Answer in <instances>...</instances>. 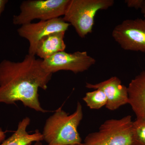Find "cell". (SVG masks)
<instances>
[{"instance_id": "obj_21", "label": "cell", "mask_w": 145, "mask_h": 145, "mask_svg": "<svg viewBox=\"0 0 145 145\" xmlns=\"http://www.w3.org/2000/svg\"><path fill=\"white\" fill-rule=\"evenodd\" d=\"M32 145V144H29L28 145Z\"/></svg>"}, {"instance_id": "obj_12", "label": "cell", "mask_w": 145, "mask_h": 145, "mask_svg": "<svg viewBox=\"0 0 145 145\" xmlns=\"http://www.w3.org/2000/svg\"><path fill=\"white\" fill-rule=\"evenodd\" d=\"M30 123V118L25 117L19 122L16 131L0 145H28L43 141L42 134L39 130H36L32 134L27 132V129Z\"/></svg>"}, {"instance_id": "obj_11", "label": "cell", "mask_w": 145, "mask_h": 145, "mask_svg": "<svg viewBox=\"0 0 145 145\" xmlns=\"http://www.w3.org/2000/svg\"><path fill=\"white\" fill-rule=\"evenodd\" d=\"M65 31L54 32L42 38L37 46L36 55L44 60L57 52L65 51Z\"/></svg>"}, {"instance_id": "obj_17", "label": "cell", "mask_w": 145, "mask_h": 145, "mask_svg": "<svg viewBox=\"0 0 145 145\" xmlns=\"http://www.w3.org/2000/svg\"><path fill=\"white\" fill-rule=\"evenodd\" d=\"M5 132L3 131L2 129L0 128V144L5 140Z\"/></svg>"}, {"instance_id": "obj_10", "label": "cell", "mask_w": 145, "mask_h": 145, "mask_svg": "<svg viewBox=\"0 0 145 145\" xmlns=\"http://www.w3.org/2000/svg\"><path fill=\"white\" fill-rule=\"evenodd\" d=\"M127 88L128 104L137 119L145 120V71L131 80Z\"/></svg>"}, {"instance_id": "obj_19", "label": "cell", "mask_w": 145, "mask_h": 145, "mask_svg": "<svg viewBox=\"0 0 145 145\" xmlns=\"http://www.w3.org/2000/svg\"><path fill=\"white\" fill-rule=\"evenodd\" d=\"M33 145H44L41 142H35L34 143V144ZM45 145H48L47 144Z\"/></svg>"}, {"instance_id": "obj_9", "label": "cell", "mask_w": 145, "mask_h": 145, "mask_svg": "<svg viewBox=\"0 0 145 145\" xmlns=\"http://www.w3.org/2000/svg\"><path fill=\"white\" fill-rule=\"evenodd\" d=\"M86 87L89 89L103 91L107 99L106 107L109 110H116L129 104L127 87L122 84L121 81L116 76L97 84L86 83Z\"/></svg>"}, {"instance_id": "obj_14", "label": "cell", "mask_w": 145, "mask_h": 145, "mask_svg": "<svg viewBox=\"0 0 145 145\" xmlns=\"http://www.w3.org/2000/svg\"><path fill=\"white\" fill-rule=\"evenodd\" d=\"M134 145H145V120L136 119L132 123Z\"/></svg>"}, {"instance_id": "obj_8", "label": "cell", "mask_w": 145, "mask_h": 145, "mask_svg": "<svg viewBox=\"0 0 145 145\" xmlns=\"http://www.w3.org/2000/svg\"><path fill=\"white\" fill-rule=\"evenodd\" d=\"M70 25L63 18H59L24 24L18 29L17 32L19 36L29 43L28 54L35 56L38 43L42 38L54 32H66Z\"/></svg>"}, {"instance_id": "obj_13", "label": "cell", "mask_w": 145, "mask_h": 145, "mask_svg": "<svg viewBox=\"0 0 145 145\" xmlns=\"http://www.w3.org/2000/svg\"><path fill=\"white\" fill-rule=\"evenodd\" d=\"M83 100L91 109H99L105 106L107 102L105 94L103 91L99 89L86 93Z\"/></svg>"}, {"instance_id": "obj_15", "label": "cell", "mask_w": 145, "mask_h": 145, "mask_svg": "<svg viewBox=\"0 0 145 145\" xmlns=\"http://www.w3.org/2000/svg\"><path fill=\"white\" fill-rule=\"evenodd\" d=\"M144 0H126L125 3L130 8L141 9Z\"/></svg>"}, {"instance_id": "obj_20", "label": "cell", "mask_w": 145, "mask_h": 145, "mask_svg": "<svg viewBox=\"0 0 145 145\" xmlns=\"http://www.w3.org/2000/svg\"><path fill=\"white\" fill-rule=\"evenodd\" d=\"M71 145H85L84 144V143H80V144H75Z\"/></svg>"}, {"instance_id": "obj_7", "label": "cell", "mask_w": 145, "mask_h": 145, "mask_svg": "<svg viewBox=\"0 0 145 145\" xmlns=\"http://www.w3.org/2000/svg\"><path fill=\"white\" fill-rule=\"evenodd\" d=\"M112 38L126 50L145 52V19L127 20L114 27Z\"/></svg>"}, {"instance_id": "obj_5", "label": "cell", "mask_w": 145, "mask_h": 145, "mask_svg": "<svg viewBox=\"0 0 145 145\" xmlns=\"http://www.w3.org/2000/svg\"><path fill=\"white\" fill-rule=\"evenodd\" d=\"M69 0H26L20 6V13L14 15L13 23L23 25L34 20L47 21L64 15Z\"/></svg>"}, {"instance_id": "obj_4", "label": "cell", "mask_w": 145, "mask_h": 145, "mask_svg": "<svg viewBox=\"0 0 145 145\" xmlns=\"http://www.w3.org/2000/svg\"><path fill=\"white\" fill-rule=\"evenodd\" d=\"M131 116L106 120L85 139V145H134Z\"/></svg>"}, {"instance_id": "obj_16", "label": "cell", "mask_w": 145, "mask_h": 145, "mask_svg": "<svg viewBox=\"0 0 145 145\" xmlns=\"http://www.w3.org/2000/svg\"><path fill=\"white\" fill-rule=\"evenodd\" d=\"M8 2V0H0V16L5 10L6 5Z\"/></svg>"}, {"instance_id": "obj_3", "label": "cell", "mask_w": 145, "mask_h": 145, "mask_svg": "<svg viewBox=\"0 0 145 145\" xmlns=\"http://www.w3.org/2000/svg\"><path fill=\"white\" fill-rule=\"evenodd\" d=\"M114 3L113 0H69L63 18L84 38L92 32L97 12L107 9Z\"/></svg>"}, {"instance_id": "obj_6", "label": "cell", "mask_w": 145, "mask_h": 145, "mask_svg": "<svg viewBox=\"0 0 145 145\" xmlns=\"http://www.w3.org/2000/svg\"><path fill=\"white\" fill-rule=\"evenodd\" d=\"M96 62L95 59L86 51L68 53L64 51L42 60L41 65L45 71L52 74L60 71H69L78 73L88 70Z\"/></svg>"}, {"instance_id": "obj_1", "label": "cell", "mask_w": 145, "mask_h": 145, "mask_svg": "<svg viewBox=\"0 0 145 145\" xmlns=\"http://www.w3.org/2000/svg\"><path fill=\"white\" fill-rule=\"evenodd\" d=\"M42 62L41 59L28 54L22 61H1L0 103L15 105L20 101L38 112H48L41 105L39 89L46 90L52 74L43 69Z\"/></svg>"}, {"instance_id": "obj_2", "label": "cell", "mask_w": 145, "mask_h": 145, "mask_svg": "<svg viewBox=\"0 0 145 145\" xmlns=\"http://www.w3.org/2000/svg\"><path fill=\"white\" fill-rule=\"evenodd\" d=\"M82 106L77 103L75 111L69 114L59 108L48 118L42 134L48 145H71L82 143L78 127L82 120Z\"/></svg>"}, {"instance_id": "obj_18", "label": "cell", "mask_w": 145, "mask_h": 145, "mask_svg": "<svg viewBox=\"0 0 145 145\" xmlns=\"http://www.w3.org/2000/svg\"><path fill=\"white\" fill-rule=\"evenodd\" d=\"M141 12L144 15V17L145 19V0H144V3L142 8H141Z\"/></svg>"}]
</instances>
